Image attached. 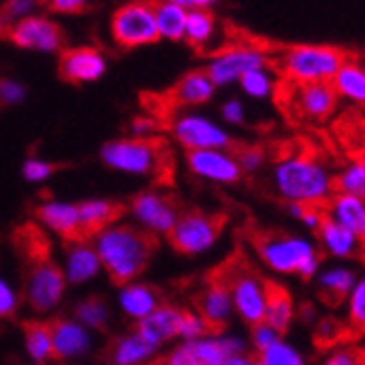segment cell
<instances>
[{
    "label": "cell",
    "mask_w": 365,
    "mask_h": 365,
    "mask_svg": "<svg viewBox=\"0 0 365 365\" xmlns=\"http://www.w3.org/2000/svg\"><path fill=\"white\" fill-rule=\"evenodd\" d=\"M14 245L24 264V295L33 311L53 309L63 295V274L51 256V243L44 232L24 223L14 232Z\"/></svg>",
    "instance_id": "cell-1"
},
{
    "label": "cell",
    "mask_w": 365,
    "mask_h": 365,
    "mask_svg": "<svg viewBox=\"0 0 365 365\" xmlns=\"http://www.w3.org/2000/svg\"><path fill=\"white\" fill-rule=\"evenodd\" d=\"M335 178L328 164L315 151H295L278 160L274 169V186L291 204L324 206L335 192Z\"/></svg>",
    "instance_id": "cell-2"
},
{
    "label": "cell",
    "mask_w": 365,
    "mask_h": 365,
    "mask_svg": "<svg viewBox=\"0 0 365 365\" xmlns=\"http://www.w3.org/2000/svg\"><path fill=\"white\" fill-rule=\"evenodd\" d=\"M158 250V237L136 225H116L98 235L96 256L114 284H125L143 274Z\"/></svg>",
    "instance_id": "cell-3"
},
{
    "label": "cell",
    "mask_w": 365,
    "mask_h": 365,
    "mask_svg": "<svg viewBox=\"0 0 365 365\" xmlns=\"http://www.w3.org/2000/svg\"><path fill=\"white\" fill-rule=\"evenodd\" d=\"M252 245L264 264L278 274H297L309 280L317 272V252L300 237H291L278 230H254Z\"/></svg>",
    "instance_id": "cell-4"
},
{
    "label": "cell",
    "mask_w": 365,
    "mask_h": 365,
    "mask_svg": "<svg viewBox=\"0 0 365 365\" xmlns=\"http://www.w3.org/2000/svg\"><path fill=\"white\" fill-rule=\"evenodd\" d=\"M280 110L293 123H324L335 114L339 94L333 81H287L276 86Z\"/></svg>",
    "instance_id": "cell-5"
},
{
    "label": "cell",
    "mask_w": 365,
    "mask_h": 365,
    "mask_svg": "<svg viewBox=\"0 0 365 365\" xmlns=\"http://www.w3.org/2000/svg\"><path fill=\"white\" fill-rule=\"evenodd\" d=\"M269 61L287 81H333L348 61V53L335 46L302 44L280 51Z\"/></svg>",
    "instance_id": "cell-6"
},
{
    "label": "cell",
    "mask_w": 365,
    "mask_h": 365,
    "mask_svg": "<svg viewBox=\"0 0 365 365\" xmlns=\"http://www.w3.org/2000/svg\"><path fill=\"white\" fill-rule=\"evenodd\" d=\"M210 276H215L227 287L232 304L237 307V311L250 326H258L264 319V280L241 254L230 256L225 262H221L219 267L210 272Z\"/></svg>",
    "instance_id": "cell-7"
},
{
    "label": "cell",
    "mask_w": 365,
    "mask_h": 365,
    "mask_svg": "<svg viewBox=\"0 0 365 365\" xmlns=\"http://www.w3.org/2000/svg\"><path fill=\"white\" fill-rule=\"evenodd\" d=\"M101 158L108 167L134 175H158L164 180L171 171L169 151L158 138H127L108 143L101 149Z\"/></svg>",
    "instance_id": "cell-8"
},
{
    "label": "cell",
    "mask_w": 365,
    "mask_h": 365,
    "mask_svg": "<svg viewBox=\"0 0 365 365\" xmlns=\"http://www.w3.org/2000/svg\"><path fill=\"white\" fill-rule=\"evenodd\" d=\"M112 38L123 48H136L160 40L151 0H131L112 16Z\"/></svg>",
    "instance_id": "cell-9"
},
{
    "label": "cell",
    "mask_w": 365,
    "mask_h": 365,
    "mask_svg": "<svg viewBox=\"0 0 365 365\" xmlns=\"http://www.w3.org/2000/svg\"><path fill=\"white\" fill-rule=\"evenodd\" d=\"M225 223L223 215H208L202 210H188L178 217L169 230L171 245L182 254H199L208 250L221 235Z\"/></svg>",
    "instance_id": "cell-10"
},
{
    "label": "cell",
    "mask_w": 365,
    "mask_h": 365,
    "mask_svg": "<svg viewBox=\"0 0 365 365\" xmlns=\"http://www.w3.org/2000/svg\"><path fill=\"white\" fill-rule=\"evenodd\" d=\"M269 63L267 53H262L260 48L254 46H230L217 53L210 61L206 75L215 86H227L232 81H239L243 75L250 71L264 68Z\"/></svg>",
    "instance_id": "cell-11"
},
{
    "label": "cell",
    "mask_w": 365,
    "mask_h": 365,
    "mask_svg": "<svg viewBox=\"0 0 365 365\" xmlns=\"http://www.w3.org/2000/svg\"><path fill=\"white\" fill-rule=\"evenodd\" d=\"M9 40L29 51L40 53H55L63 46V31L57 22L42 18V16H29L20 22H16L7 31Z\"/></svg>",
    "instance_id": "cell-12"
},
{
    "label": "cell",
    "mask_w": 365,
    "mask_h": 365,
    "mask_svg": "<svg viewBox=\"0 0 365 365\" xmlns=\"http://www.w3.org/2000/svg\"><path fill=\"white\" fill-rule=\"evenodd\" d=\"M173 134L184 145L188 151H202V149H230L232 138L225 131L208 120L206 116H197V114H186L175 118L173 123Z\"/></svg>",
    "instance_id": "cell-13"
},
{
    "label": "cell",
    "mask_w": 365,
    "mask_h": 365,
    "mask_svg": "<svg viewBox=\"0 0 365 365\" xmlns=\"http://www.w3.org/2000/svg\"><path fill=\"white\" fill-rule=\"evenodd\" d=\"M243 352V344L239 339H204L192 341L175 350L167 356L164 365H221L227 356Z\"/></svg>",
    "instance_id": "cell-14"
},
{
    "label": "cell",
    "mask_w": 365,
    "mask_h": 365,
    "mask_svg": "<svg viewBox=\"0 0 365 365\" xmlns=\"http://www.w3.org/2000/svg\"><path fill=\"white\" fill-rule=\"evenodd\" d=\"M108 68L103 53L94 46H75L59 57V75L68 83H90L101 79Z\"/></svg>",
    "instance_id": "cell-15"
},
{
    "label": "cell",
    "mask_w": 365,
    "mask_h": 365,
    "mask_svg": "<svg viewBox=\"0 0 365 365\" xmlns=\"http://www.w3.org/2000/svg\"><path fill=\"white\" fill-rule=\"evenodd\" d=\"M195 309L199 311V317L204 319L208 333H221L227 324L230 309H232V295L227 287L217 280L215 276L206 278V289L195 295Z\"/></svg>",
    "instance_id": "cell-16"
},
{
    "label": "cell",
    "mask_w": 365,
    "mask_h": 365,
    "mask_svg": "<svg viewBox=\"0 0 365 365\" xmlns=\"http://www.w3.org/2000/svg\"><path fill=\"white\" fill-rule=\"evenodd\" d=\"M188 167L195 175H202L212 182L235 184L241 180V167L232 153L219 149H202V151H188Z\"/></svg>",
    "instance_id": "cell-17"
},
{
    "label": "cell",
    "mask_w": 365,
    "mask_h": 365,
    "mask_svg": "<svg viewBox=\"0 0 365 365\" xmlns=\"http://www.w3.org/2000/svg\"><path fill=\"white\" fill-rule=\"evenodd\" d=\"M131 212L136 215L140 223L149 227V232H167L175 225L180 210L175 199L167 195H158V192H145L138 195L134 202H131Z\"/></svg>",
    "instance_id": "cell-18"
},
{
    "label": "cell",
    "mask_w": 365,
    "mask_h": 365,
    "mask_svg": "<svg viewBox=\"0 0 365 365\" xmlns=\"http://www.w3.org/2000/svg\"><path fill=\"white\" fill-rule=\"evenodd\" d=\"M125 212V206L118 202H103V199H94V202H83L77 206L79 217V235L81 241L88 243L90 239L98 237L108 230V225L116 223Z\"/></svg>",
    "instance_id": "cell-19"
},
{
    "label": "cell",
    "mask_w": 365,
    "mask_h": 365,
    "mask_svg": "<svg viewBox=\"0 0 365 365\" xmlns=\"http://www.w3.org/2000/svg\"><path fill=\"white\" fill-rule=\"evenodd\" d=\"M326 215L350 230L359 239V243L365 247V202L359 197L346 195V192H333L324 204Z\"/></svg>",
    "instance_id": "cell-20"
},
{
    "label": "cell",
    "mask_w": 365,
    "mask_h": 365,
    "mask_svg": "<svg viewBox=\"0 0 365 365\" xmlns=\"http://www.w3.org/2000/svg\"><path fill=\"white\" fill-rule=\"evenodd\" d=\"M182 326V311L173 307H158L149 315L140 319L136 326V333L147 339L149 344L158 346L160 341H167L175 335H180Z\"/></svg>",
    "instance_id": "cell-21"
},
{
    "label": "cell",
    "mask_w": 365,
    "mask_h": 365,
    "mask_svg": "<svg viewBox=\"0 0 365 365\" xmlns=\"http://www.w3.org/2000/svg\"><path fill=\"white\" fill-rule=\"evenodd\" d=\"M264 291V324L272 326L276 333H284L291 326L293 319V300L287 287H282L276 280H264L262 282Z\"/></svg>",
    "instance_id": "cell-22"
},
{
    "label": "cell",
    "mask_w": 365,
    "mask_h": 365,
    "mask_svg": "<svg viewBox=\"0 0 365 365\" xmlns=\"http://www.w3.org/2000/svg\"><path fill=\"white\" fill-rule=\"evenodd\" d=\"M36 217L44 225L53 227L66 243H83L81 235H79L77 206H73V204H59V202L42 204V206L36 208Z\"/></svg>",
    "instance_id": "cell-23"
},
{
    "label": "cell",
    "mask_w": 365,
    "mask_h": 365,
    "mask_svg": "<svg viewBox=\"0 0 365 365\" xmlns=\"http://www.w3.org/2000/svg\"><path fill=\"white\" fill-rule=\"evenodd\" d=\"M317 235H319L324 250L335 258H356L365 252V247L359 243V239L352 235V232L346 230L344 225H339L337 221H333L328 215L322 219V223L317 227Z\"/></svg>",
    "instance_id": "cell-24"
},
{
    "label": "cell",
    "mask_w": 365,
    "mask_h": 365,
    "mask_svg": "<svg viewBox=\"0 0 365 365\" xmlns=\"http://www.w3.org/2000/svg\"><path fill=\"white\" fill-rule=\"evenodd\" d=\"M215 94V83L206 75V71H192L184 75L175 88L171 90L173 106H202L210 101Z\"/></svg>",
    "instance_id": "cell-25"
},
{
    "label": "cell",
    "mask_w": 365,
    "mask_h": 365,
    "mask_svg": "<svg viewBox=\"0 0 365 365\" xmlns=\"http://www.w3.org/2000/svg\"><path fill=\"white\" fill-rule=\"evenodd\" d=\"M51 335H53V356L57 359L75 356L88 348L86 330L68 319L51 322Z\"/></svg>",
    "instance_id": "cell-26"
},
{
    "label": "cell",
    "mask_w": 365,
    "mask_h": 365,
    "mask_svg": "<svg viewBox=\"0 0 365 365\" xmlns=\"http://www.w3.org/2000/svg\"><path fill=\"white\" fill-rule=\"evenodd\" d=\"M153 5V16H155V26L158 36L164 40H184V26H186V16L188 11L171 0H151Z\"/></svg>",
    "instance_id": "cell-27"
},
{
    "label": "cell",
    "mask_w": 365,
    "mask_h": 365,
    "mask_svg": "<svg viewBox=\"0 0 365 365\" xmlns=\"http://www.w3.org/2000/svg\"><path fill=\"white\" fill-rule=\"evenodd\" d=\"M356 282L354 272L346 269V267H335L328 269L326 274L319 276V293L322 300L330 307H339L346 297L350 295L352 287Z\"/></svg>",
    "instance_id": "cell-28"
},
{
    "label": "cell",
    "mask_w": 365,
    "mask_h": 365,
    "mask_svg": "<svg viewBox=\"0 0 365 365\" xmlns=\"http://www.w3.org/2000/svg\"><path fill=\"white\" fill-rule=\"evenodd\" d=\"M217 33V22L215 16L208 9H192L186 16V26H184V40L195 46L204 48L212 42Z\"/></svg>",
    "instance_id": "cell-29"
},
{
    "label": "cell",
    "mask_w": 365,
    "mask_h": 365,
    "mask_svg": "<svg viewBox=\"0 0 365 365\" xmlns=\"http://www.w3.org/2000/svg\"><path fill=\"white\" fill-rule=\"evenodd\" d=\"M333 86L337 90V94L350 98V101L359 103L365 108V71L356 63L346 61L339 73L333 77Z\"/></svg>",
    "instance_id": "cell-30"
},
{
    "label": "cell",
    "mask_w": 365,
    "mask_h": 365,
    "mask_svg": "<svg viewBox=\"0 0 365 365\" xmlns=\"http://www.w3.org/2000/svg\"><path fill=\"white\" fill-rule=\"evenodd\" d=\"M68 278L73 282H83L98 269V256L86 243H68Z\"/></svg>",
    "instance_id": "cell-31"
},
{
    "label": "cell",
    "mask_w": 365,
    "mask_h": 365,
    "mask_svg": "<svg viewBox=\"0 0 365 365\" xmlns=\"http://www.w3.org/2000/svg\"><path fill=\"white\" fill-rule=\"evenodd\" d=\"M26 348L36 361H46L53 356V335L51 322H24Z\"/></svg>",
    "instance_id": "cell-32"
},
{
    "label": "cell",
    "mask_w": 365,
    "mask_h": 365,
    "mask_svg": "<svg viewBox=\"0 0 365 365\" xmlns=\"http://www.w3.org/2000/svg\"><path fill=\"white\" fill-rule=\"evenodd\" d=\"M153 344H149L147 339H143L138 333H134L131 337H125V339H118L114 346H112V352H110V361L116 363V365H131V363H138L143 361L145 356H149L153 352Z\"/></svg>",
    "instance_id": "cell-33"
},
{
    "label": "cell",
    "mask_w": 365,
    "mask_h": 365,
    "mask_svg": "<svg viewBox=\"0 0 365 365\" xmlns=\"http://www.w3.org/2000/svg\"><path fill=\"white\" fill-rule=\"evenodd\" d=\"M120 302L127 309V313L136 317H145L153 309H158V291L147 284H131L123 291Z\"/></svg>",
    "instance_id": "cell-34"
},
{
    "label": "cell",
    "mask_w": 365,
    "mask_h": 365,
    "mask_svg": "<svg viewBox=\"0 0 365 365\" xmlns=\"http://www.w3.org/2000/svg\"><path fill=\"white\" fill-rule=\"evenodd\" d=\"M335 192H346L365 202V160L354 158L348 167L335 178Z\"/></svg>",
    "instance_id": "cell-35"
},
{
    "label": "cell",
    "mask_w": 365,
    "mask_h": 365,
    "mask_svg": "<svg viewBox=\"0 0 365 365\" xmlns=\"http://www.w3.org/2000/svg\"><path fill=\"white\" fill-rule=\"evenodd\" d=\"M348 335H365V276L354 282L348 302Z\"/></svg>",
    "instance_id": "cell-36"
},
{
    "label": "cell",
    "mask_w": 365,
    "mask_h": 365,
    "mask_svg": "<svg viewBox=\"0 0 365 365\" xmlns=\"http://www.w3.org/2000/svg\"><path fill=\"white\" fill-rule=\"evenodd\" d=\"M258 365H304V359L297 354L289 344H282L280 339L264 348L256 356Z\"/></svg>",
    "instance_id": "cell-37"
},
{
    "label": "cell",
    "mask_w": 365,
    "mask_h": 365,
    "mask_svg": "<svg viewBox=\"0 0 365 365\" xmlns=\"http://www.w3.org/2000/svg\"><path fill=\"white\" fill-rule=\"evenodd\" d=\"M38 9V0H7L0 9V26L9 31L16 22L33 16V11Z\"/></svg>",
    "instance_id": "cell-38"
},
{
    "label": "cell",
    "mask_w": 365,
    "mask_h": 365,
    "mask_svg": "<svg viewBox=\"0 0 365 365\" xmlns=\"http://www.w3.org/2000/svg\"><path fill=\"white\" fill-rule=\"evenodd\" d=\"M241 86L247 94L256 96V98H262V96H269L276 86H274V79H272V73L267 68H258V71H250L247 75H243L241 79Z\"/></svg>",
    "instance_id": "cell-39"
},
{
    "label": "cell",
    "mask_w": 365,
    "mask_h": 365,
    "mask_svg": "<svg viewBox=\"0 0 365 365\" xmlns=\"http://www.w3.org/2000/svg\"><path fill=\"white\" fill-rule=\"evenodd\" d=\"M75 315L88 324V326H94V328H103L106 326V319H108V309L103 304V300L98 295L94 297H88L83 300L77 309H75Z\"/></svg>",
    "instance_id": "cell-40"
},
{
    "label": "cell",
    "mask_w": 365,
    "mask_h": 365,
    "mask_svg": "<svg viewBox=\"0 0 365 365\" xmlns=\"http://www.w3.org/2000/svg\"><path fill=\"white\" fill-rule=\"evenodd\" d=\"M344 337H348V328L339 319L326 317L317 324V330H315V344L317 346H335Z\"/></svg>",
    "instance_id": "cell-41"
},
{
    "label": "cell",
    "mask_w": 365,
    "mask_h": 365,
    "mask_svg": "<svg viewBox=\"0 0 365 365\" xmlns=\"http://www.w3.org/2000/svg\"><path fill=\"white\" fill-rule=\"evenodd\" d=\"M16 309H18V295H16L14 287L0 276V322L11 319Z\"/></svg>",
    "instance_id": "cell-42"
},
{
    "label": "cell",
    "mask_w": 365,
    "mask_h": 365,
    "mask_svg": "<svg viewBox=\"0 0 365 365\" xmlns=\"http://www.w3.org/2000/svg\"><path fill=\"white\" fill-rule=\"evenodd\" d=\"M24 98V86L14 79H0V108L18 106Z\"/></svg>",
    "instance_id": "cell-43"
},
{
    "label": "cell",
    "mask_w": 365,
    "mask_h": 365,
    "mask_svg": "<svg viewBox=\"0 0 365 365\" xmlns=\"http://www.w3.org/2000/svg\"><path fill=\"white\" fill-rule=\"evenodd\" d=\"M241 171H258L264 162V151L256 149V147H243L239 151V155H235Z\"/></svg>",
    "instance_id": "cell-44"
},
{
    "label": "cell",
    "mask_w": 365,
    "mask_h": 365,
    "mask_svg": "<svg viewBox=\"0 0 365 365\" xmlns=\"http://www.w3.org/2000/svg\"><path fill=\"white\" fill-rule=\"evenodd\" d=\"M208 328L204 324V319L195 315V313H188V311H182V326H180V335H186V337H199V335H206Z\"/></svg>",
    "instance_id": "cell-45"
},
{
    "label": "cell",
    "mask_w": 365,
    "mask_h": 365,
    "mask_svg": "<svg viewBox=\"0 0 365 365\" xmlns=\"http://www.w3.org/2000/svg\"><path fill=\"white\" fill-rule=\"evenodd\" d=\"M53 171H55L53 164L42 162V160H29V162L24 164V169H22V173H24V178H26L29 182H42V180H46L48 175H53Z\"/></svg>",
    "instance_id": "cell-46"
},
{
    "label": "cell",
    "mask_w": 365,
    "mask_h": 365,
    "mask_svg": "<svg viewBox=\"0 0 365 365\" xmlns=\"http://www.w3.org/2000/svg\"><path fill=\"white\" fill-rule=\"evenodd\" d=\"M276 341H278V333H276L272 326H267L264 322H260L258 326H254V346L258 348V352L264 350V348H269Z\"/></svg>",
    "instance_id": "cell-47"
},
{
    "label": "cell",
    "mask_w": 365,
    "mask_h": 365,
    "mask_svg": "<svg viewBox=\"0 0 365 365\" xmlns=\"http://www.w3.org/2000/svg\"><path fill=\"white\" fill-rule=\"evenodd\" d=\"M90 0H46V5L55 14H81Z\"/></svg>",
    "instance_id": "cell-48"
},
{
    "label": "cell",
    "mask_w": 365,
    "mask_h": 365,
    "mask_svg": "<svg viewBox=\"0 0 365 365\" xmlns=\"http://www.w3.org/2000/svg\"><path fill=\"white\" fill-rule=\"evenodd\" d=\"M324 365H363V363H361L359 348H344V350H337L330 354Z\"/></svg>",
    "instance_id": "cell-49"
},
{
    "label": "cell",
    "mask_w": 365,
    "mask_h": 365,
    "mask_svg": "<svg viewBox=\"0 0 365 365\" xmlns=\"http://www.w3.org/2000/svg\"><path fill=\"white\" fill-rule=\"evenodd\" d=\"M221 114H223V118L230 120V123H241L245 112H243V106H241L239 101H225L223 108H221Z\"/></svg>",
    "instance_id": "cell-50"
},
{
    "label": "cell",
    "mask_w": 365,
    "mask_h": 365,
    "mask_svg": "<svg viewBox=\"0 0 365 365\" xmlns=\"http://www.w3.org/2000/svg\"><path fill=\"white\" fill-rule=\"evenodd\" d=\"M155 129V123L149 118H136L134 125H131V131H134V138H151Z\"/></svg>",
    "instance_id": "cell-51"
},
{
    "label": "cell",
    "mask_w": 365,
    "mask_h": 365,
    "mask_svg": "<svg viewBox=\"0 0 365 365\" xmlns=\"http://www.w3.org/2000/svg\"><path fill=\"white\" fill-rule=\"evenodd\" d=\"M171 3L184 7L186 11H192V9H208L217 3V0H171Z\"/></svg>",
    "instance_id": "cell-52"
},
{
    "label": "cell",
    "mask_w": 365,
    "mask_h": 365,
    "mask_svg": "<svg viewBox=\"0 0 365 365\" xmlns=\"http://www.w3.org/2000/svg\"><path fill=\"white\" fill-rule=\"evenodd\" d=\"M221 365H258L256 356H243V354H235V356H227Z\"/></svg>",
    "instance_id": "cell-53"
},
{
    "label": "cell",
    "mask_w": 365,
    "mask_h": 365,
    "mask_svg": "<svg viewBox=\"0 0 365 365\" xmlns=\"http://www.w3.org/2000/svg\"><path fill=\"white\" fill-rule=\"evenodd\" d=\"M359 352H361V363L365 365V348H359Z\"/></svg>",
    "instance_id": "cell-54"
},
{
    "label": "cell",
    "mask_w": 365,
    "mask_h": 365,
    "mask_svg": "<svg viewBox=\"0 0 365 365\" xmlns=\"http://www.w3.org/2000/svg\"><path fill=\"white\" fill-rule=\"evenodd\" d=\"M151 365H164V363H162V361H158V363H151Z\"/></svg>",
    "instance_id": "cell-55"
}]
</instances>
